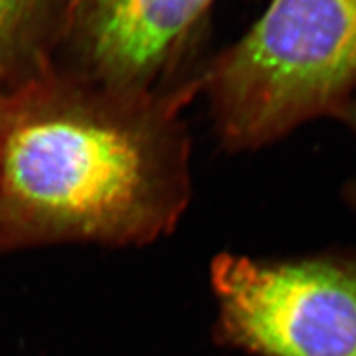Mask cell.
<instances>
[{
  "instance_id": "obj_1",
  "label": "cell",
  "mask_w": 356,
  "mask_h": 356,
  "mask_svg": "<svg viewBox=\"0 0 356 356\" xmlns=\"http://www.w3.org/2000/svg\"><path fill=\"white\" fill-rule=\"evenodd\" d=\"M190 91L113 89L104 104L26 121L3 142V193L60 231L132 244L168 233L188 200L178 109Z\"/></svg>"
},
{
  "instance_id": "obj_2",
  "label": "cell",
  "mask_w": 356,
  "mask_h": 356,
  "mask_svg": "<svg viewBox=\"0 0 356 356\" xmlns=\"http://www.w3.org/2000/svg\"><path fill=\"white\" fill-rule=\"evenodd\" d=\"M204 81L218 129L236 149L343 113L356 89V0H273Z\"/></svg>"
},
{
  "instance_id": "obj_3",
  "label": "cell",
  "mask_w": 356,
  "mask_h": 356,
  "mask_svg": "<svg viewBox=\"0 0 356 356\" xmlns=\"http://www.w3.org/2000/svg\"><path fill=\"white\" fill-rule=\"evenodd\" d=\"M216 333L254 356H356V256L211 266Z\"/></svg>"
},
{
  "instance_id": "obj_4",
  "label": "cell",
  "mask_w": 356,
  "mask_h": 356,
  "mask_svg": "<svg viewBox=\"0 0 356 356\" xmlns=\"http://www.w3.org/2000/svg\"><path fill=\"white\" fill-rule=\"evenodd\" d=\"M213 0H83L86 47L111 89L152 92Z\"/></svg>"
},
{
  "instance_id": "obj_5",
  "label": "cell",
  "mask_w": 356,
  "mask_h": 356,
  "mask_svg": "<svg viewBox=\"0 0 356 356\" xmlns=\"http://www.w3.org/2000/svg\"><path fill=\"white\" fill-rule=\"evenodd\" d=\"M32 0H0V55L19 29Z\"/></svg>"
},
{
  "instance_id": "obj_6",
  "label": "cell",
  "mask_w": 356,
  "mask_h": 356,
  "mask_svg": "<svg viewBox=\"0 0 356 356\" xmlns=\"http://www.w3.org/2000/svg\"><path fill=\"white\" fill-rule=\"evenodd\" d=\"M343 118L351 124V127H353V131L356 134V99H353L348 106H346L343 111ZM351 188H353V197L356 200V180L355 184L351 185Z\"/></svg>"
}]
</instances>
